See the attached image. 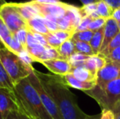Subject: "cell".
<instances>
[{
	"label": "cell",
	"instance_id": "28",
	"mask_svg": "<svg viewBox=\"0 0 120 119\" xmlns=\"http://www.w3.org/2000/svg\"><path fill=\"white\" fill-rule=\"evenodd\" d=\"M106 21L107 19L105 18H103V17H98L96 18V19L92 20L91 21L90 25L88 26V29L92 30L93 32H96L97 30H99L101 28H104L105 25L106 23Z\"/></svg>",
	"mask_w": 120,
	"mask_h": 119
},
{
	"label": "cell",
	"instance_id": "38",
	"mask_svg": "<svg viewBox=\"0 0 120 119\" xmlns=\"http://www.w3.org/2000/svg\"><path fill=\"white\" fill-rule=\"evenodd\" d=\"M114 10L120 7V0H103Z\"/></svg>",
	"mask_w": 120,
	"mask_h": 119
},
{
	"label": "cell",
	"instance_id": "16",
	"mask_svg": "<svg viewBox=\"0 0 120 119\" xmlns=\"http://www.w3.org/2000/svg\"><path fill=\"white\" fill-rule=\"evenodd\" d=\"M70 73L82 82H96L97 80V77L91 73L85 66L73 68Z\"/></svg>",
	"mask_w": 120,
	"mask_h": 119
},
{
	"label": "cell",
	"instance_id": "27",
	"mask_svg": "<svg viewBox=\"0 0 120 119\" xmlns=\"http://www.w3.org/2000/svg\"><path fill=\"white\" fill-rule=\"evenodd\" d=\"M79 11L82 17L90 16L92 13L96 11V3H89L87 5H82V7H79Z\"/></svg>",
	"mask_w": 120,
	"mask_h": 119
},
{
	"label": "cell",
	"instance_id": "5",
	"mask_svg": "<svg viewBox=\"0 0 120 119\" xmlns=\"http://www.w3.org/2000/svg\"><path fill=\"white\" fill-rule=\"evenodd\" d=\"M28 78L30 80V83H31V85L34 87L36 91L38 92V95H39L40 99L42 100V103L44 105L45 108L48 112L49 114L51 115L52 119H63L56 105L55 101L52 98L50 94L44 88V87L42 84L41 81L38 78V76L35 74V73L34 72V69L32 73L28 77Z\"/></svg>",
	"mask_w": 120,
	"mask_h": 119
},
{
	"label": "cell",
	"instance_id": "33",
	"mask_svg": "<svg viewBox=\"0 0 120 119\" xmlns=\"http://www.w3.org/2000/svg\"><path fill=\"white\" fill-rule=\"evenodd\" d=\"M105 58L108 60H110V61L120 63V47L111 51L108 56H105Z\"/></svg>",
	"mask_w": 120,
	"mask_h": 119
},
{
	"label": "cell",
	"instance_id": "10",
	"mask_svg": "<svg viewBox=\"0 0 120 119\" xmlns=\"http://www.w3.org/2000/svg\"><path fill=\"white\" fill-rule=\"evenodd\" d=\"M42 65H44L50 72L53 74L64 76V75L70 73L72 70V66L68 60L63 58H56L46 60L42 62Z\"/></svg>",
	"mask_w": 120,
	"mask_h": 119
},
{
	"label": "cell",
	"instance_id": "39",
	"mask_svg": "<svg viewBox=\"0 0 120 119\" xmlns=\"http://www.w3.org/2000/svg\"><path fill=\"white\" fill-rule=\"evenodd\" d=\"M18 113H19L20 119H34L30 115H29L26 112H25L21 107H20V109H19V111H18Z\"/></svg>",
	"mask_w": 120,
	"mask_h": 119
},
{
	"label": "cell",
	"instance_id": "21",
	"mask_svg": "<svg viewBox=\"0 0 120 119\" xmlns=\"http://www.w3.org/2000/svg\"><path fill=\"white\" fill-rule=\"evenodd\" d=\"M114 11V10L103 0H100L96 3V13L99 15L100 17L105 18V19L111 18Z\"/></svg>",
	"mask_w": 120,
	"mask_h": 119
},
{
	"label": "cell",
	"instance_id": "23",
	"mask_svg": "<svg viewBox=\"0 0 120 119\" xmlns=\"http://www.w3.org/2000/svg\"><path fill=\"white\" fill-rule=\"evenodd\" d=\"M93 34H94V32L90 29L74 32L71 39L75 40V41H82V42L90 43L91 39H92V37H93Z\"/></svg>",
	"mask_w": 120,
	"mask_h": 119
},
{
	"label": "cell",
	"instance_id": "6",
	"mask_svg": "<svg viewBox=\"0 0 120 119\" xmlns=\"http://www.w3.org/2000/svg\"><path fill=\"white\" fill-rule=\"evenodd\" d=\"M0 18L13 33L19 29H27V21L18 12L13 3H6L0 7Z\"/></svg>",
	"mask_w": 120,
	"mask_h": 119
},
{
	"label": "cell",
	"instance_id": "1",
	"mask_svg": "<svg viewBox=\"0 0 120 119\" xmlns=\"http://www.w3.org/2000/svg\"><path fill=\"white\" fill-rule=\"evenodd\" d=\"M47 91L55 101L63 119H85L86 114L77 102V98L64 82L62 76L43 73L34 69Z\"/></svg>",
	"mask_w": 120,
	"mask_h": 119
},
{
	"label": "cell",
	"instance_id": "40",
	"mask_svg": "<svg viewBox=\"0 0 120 119\" xmlns=\"http://www.w3.org/2000/svg\"><path fill=\"white\" fill-rule=\"evenodd\" d=\"M112 112L114 113V119H120V103L113 108Z\"/></svg>",
	"mask_w": 120,
	"mask_h": 119
},
{
	"label": "cell",
	"instance_id": "46",
	"mask_svg": "<svg viewBox=\"0 0 120 119\" xmlns=\"http://www.w3.org/2000/svg\"><path fill=\"white\" fill-rule=\"evenodd\" d=\"M5 3H6V2H5V0H0V7H1L3 5H4Z\"/></svg>",
	"mask_w": 120,
	"mask_h": 119
},
{
	"label": "cell",
	"instance_id": "32",
	"mask_svg": "<svg viewBox=\"0 0 120 119\" xmlns=\"http://www.w3.org/2000/svg\"><path fill=\"white\" fill-rule=\"evenodd\" d=\"M19 56L25 64H26V65H29L30 67H33L32 65H33V63L35 61H34V58L32 57L31 55L27 51V50H25L24 51H22V52L19 55Z\"/></svg>",
	"mask_w": 120,
	"mask_h": 119
},
{
	"label": "cell",
	"instance_id": "45",
	"mask_svg": "<svg viewBox=\"0 0 120 119\" xmlns=\"http://www.w3.org/2000/svg\"><path fill=\"white\" fill-rule=\"evenodd\" d=\"M98 1H100V0H80V2L82 3V5H87L92 3H97Z\"/></svg>",
	"mask_w": 120,
	"mask_h": 119
},
{
	"label": "cell",
	"instance_id": "2",
	"mask_svg": "<svg viewBox=\"0 0 120 119\" xmlns=\"http://www.w3.org/2000/svg\"><path fill=\"white\" fill-rule=\"evenodd\" d=\"M14 91L18 99L20 107L29 115L38 119H52L28 78L16 84Z\"/></svg>",
	"mask_w": 120,
	"mask_h": 119
},
{
	"label": "cell",
	"instance_id": "17",
	"mask_svg": "<svg viewBox=\"0 0 120 119\" xmlns=\"http://www.w3.org/2000/svg\"><path fill=\"white\" fill-rule=\"evenodd\" d=\"M103 39H104V28H101L97 31L94 32L93 37L89 43L94 55H99L101 53L103 45Z\"/></svg>",
	"mask_w": 120,
	"mask_h": 119
},
{
	"label": "cell",
	"instance_id": "35",
	"mask_svg": "<svg viewBox=\"0 0 120 119\" xmlns=\"http://www.w3.org/2000/svg\"><path fill=\"white\" fill-rule=\"evenodd\" d=\"M44 21H45V24H46L47 27H48V29L50 33L55 32L59 29L58 25H57V23L56 22V21H52V20H49V19H46V18H44Z\"/></svg>",
	"mask_w": 120,
	"mask_h": 119
},
{
	"label": "cell",
	"instance_id": "14",
	"mask_svg": "<svg viewBox=\"0 0 120 119\" xmlns=\"http://www.w3.org/2000/svg\"><path fill=\"white\" fill-rule=\"evenodd\" d=\"M106 63H107V59L104 56L101 54L92 55V56H88L84 66L91 73L97 77V73L106 65Z\"/></svg>",
	"mask_w": 120,
	"mask_h": 119
},
{
	"label": "cell",
	"instance_id": "11",
	"mask_svg": "<svg viewBox=\"0 0 120 119\" xmlns=\"http://www.w3.org/2000/svg\"><path fill=\"white\" fill-rule=\"evenodd\" d=\"M64 82L69 87H72L74 89L80 90L82 91L92 90L96 85V82H82L80 80L77 79L71 73L62 76Z\"/></svg>",
	"mask_w": 120,
	"mask_h": 119
},
{
	"label": "cell",
	"instance_id": "48",
	"mask_svg": "<svg viewBox=\"0 0 120 119\" xmlns=\"http://www.w3.org/2000/svg\"><path fill=\"white\" fill-rule=\"evenodd\" d=\"M118 24H119V30H120V22H119Z\"/></svg>",
	"mask_w": 120,
	"mask_h": 119
},
{
	"label": "cell",
	"instance_id": "13",
	"mask_svg": "<svg viewBox=\"0 0 120 119\" xmlns=\"http://www.w3.org/2000/svg\"><path fill=\"white\" fill-rule=\"evenodd\" d=\"M13 5L16 8L18 12L21 15V16L26 21L31 20L34 16H40L38 9L34 6V4L31 1L27 2V3H13Z\"/></svg>",
	"mask_w": 120,
	"mask_h": 119
},
{
	"label": "cell",
	"instance_id": "7",
	"mask_svg": "<svg viewBox=\"0 0 120 119\" xmlns=\"http://www.w3.org/2000/svg\"><path fill=\"white\" fill-rule=\"evenodd\" d=\"M31 2L38 9L40 16L56 22H57L59 19L63 17L67 12L68 3H63L61 1L57 3H48V4L37 3L34 0H32Z\"/></svg>",
	"mask_w": 120,
	"mask_h": 119
},
{
	"label": "cell",
	"instance_id": "9",
	"mask_svg": "<svg viewBox=\"0 0 120 119\" xmlns=\"http://www.w3.org/2000/svg\"><path fill=\"white\" fill-rule=\"evenodd\" d=\"M120 78V63L107 60L106 65L97 73L96 85L102 86Z\"/></svg>",
	"mask_w": 120,
	"mask_h": 119
},
{
	"label": "cell",
	"instance_id": "15",
	"mask_svg": "<svg viewBox=\"0 0 120 119\" xmlns=\"http://www.w3.org/2000/svg\"><path fill=\"white\" fill-rule=\"evenodd\" d=\"M27 29L30 33H41L46 35L49 33V30L45 24L44 18L41 16H37L27 21Z\"/></svg>",
	"mask_w": 120,
	"mask_h": 119
},
{
	"label": "cell",
	"instance_id": "29",
	"mask_svg": "<svg viewBox=\"0 0 120 119\" xmlns=\"http://www.w3.org/2000/svg\"><path fill=\"white\" fill-rule=\"evenodd\" d=\"M12 34V32L6 25L4 21L0 18V40L2 41V43H3L7 38H9Z\"/></svg>",
	"mask_w": 120,
	"mask_h": 119
},
{
	"label": "cell",
	"instance_id": "41",
	"mask_svg": "<svg viewBox=\"0 0 120 119\" xmlns=\"http://www.w3.org/2000/svg\"><path fill=\"white\" fill-rule=\"evenodd\" d=\"M112 18L114 19L118 23L120 22V7L117 8L114 11V13H113Z\"/></svg>",
	"mask_w": 120,
	"mask_h": 119
},
{
	"label": "cell",
	"instance_id": "31",
	"mask_svg": "<svg viewBox=\"0 0 120 119\" xmlns=\"http://www.w3.org/2000/svg\"><path fill=\"white\" fill-rule=\"evenodd\" d=\"M45 38H46L47 42H48V46L52 47L54 48H58L60 45L62 44V43L54 35L53 33H49L48 34L45 35Z\"/></svg>",
	"mask_w": 120,
	"mask_h": 119
},
{
	"label": "cell",
	"instance_id": "24",
	"mask_svg": "<svg viewBox=\"0 0 120 119\" xmlns=\"http://www.w3.org/2000/svg\"><path fill=\"white\" fill-rule=\"evenodd\" d=\"M73 41L74 43L75 50L77 52H80L82 54L87 55V56H92V55H94L89 43L82 41H75V40H73Z\"/></svg>",
	"mask_w": 120,
	"mask_h": 119
},
{
	"label": "cell",
	"instance_id": "42",
	"mask_svg": "<svg viewBox=\"0 0 120 119\" xmlns=\"http://www.w3.org/2000/svg\"><path fill=\"white\" fill-rule=\"evenodd\" d=\"M6 119H20L19 113H18V111L11 112Z\"/></svg>",
	"mask_w": 120,
	"mask_h": 119
},
{
	"label": "cell",
	"instance_id": "19",
	"mask_svg": "<svg viewBox=\"0 0 120 119\" xmlns=\"http://www.w3.org/2000/svg\"><path fill=\"white\" fill-rule=\"evenodd\" d=\"M57 51H58L59 56H60V58L68 60L74 52H76L74 41L72 39H69L67 41L64 42L57 48Z\"/></svg>",
	"mask_w": 120,
	"mask_h": 119
},
{
	"label": "cell",
	"instance_id": "30",
	"mask_svg": "<svg viewBox=\"0 0 120 119\" xmlns=\"http://www.w3.org/2000/svg\"><path fill=\"white\" fill-rule=\"evenodd\" d=\"M28 29H21L16 31L14 33L16 39L22 44V46L26 49V43H27V36H28Z\"/></svg>",
	"mask_w": 120,
	"mask_h": 119
},
{
	"label": "cell",
	"instance_id": "12",
	"mask_svg": "<svg viewBox=\"0 0 120 119\" xmlns=\"http://www.w3.org/2000/svg\"><path fill=\"white\" fill-rule=\"evenodd\" d=\"M120 32L119 28V24L112 17L109 18L106 21V23L104 26V39H103V45L101 47V51L106 47L109 42L116 36Z\"/></svg>",
	"mask_w": 120,
	"mask_h": 119
},
{
	"label": "cell",
	"instance_id": "49",
	"mask_svg": "<svg viewBox=\"0 0 120 119\" xmlns=\"http://www.w3.org/2000/svg\"><path fill=\"white\" fill-rule=\"evenodd\" d=\"M32 118H33V117H32ZM34 119H38V118H33Z\"/></svg>",
	"mask_w": 120,
	"mask_h": 119
},
{
	"label": "cell",
	"instance_id": "36",
	"mask_svg": "<svg viewBox=\"0 0 120 119\" xmlns=\"http://www.w3.org/2000/svg\"><path fill=\"white\" fill-rule=\"evenodd\" d=\"M33 33V35L34 36L35 39H36L40 44H42L43 46H45V47L48 46V42H47L46 38H45V35L41 34V33Z\"/></svg>",
	"mask_w": 120,
	"mask_h": 119
},
{
	"label": "cell",
	"instance_id": "26",
	"mask_svg": "<svg viewBox=\"0 0 120 119\" xmlns=\"http://www.w3.org/2000/svg\"><path fill=\"white\" fill-rule=\"evenodd\" d=\"M56 58H60V56H59L58 51H57V49L56 48L52 47L50 46H48L46 47V49H45L44 52H43V56H42L39 63L46 61V60L56 59Z\"/></svg>",
	"mask_w": 120,
	"mask_h": 119
},
{
	"label": "cell",
	"instance_id": "20",
	"mask_svg": "<svg viewBox=\"0 0 120 119\" xmlns=\"http://www.w3.org/2000/svg\"><path fill=\"white\" fill-rule=\"evenodd\" d=\"M0 88H7L11 90H14L15 88L14 84L2 64L1 60H0Z\"/></svg>",
	"mask_w": 120,
	"mask_h": 119
},
{
	"label": "cell",
	"instance_id": "4",
	"mask_svg": "<svg viewBox=\"0 0 120 119\" xmlns=\"http://www.w3.org/2000/svg\"><path fill=\"white\" fill-rule=\"evenodd\" d=\"M0 60L14 86L18 84L21 80L28 78L33 71V67H30L25 64L18 55L6 47L0 49Z\"/></svg>",
	"mask_w": 120,
	"mask_h": 119
},
{
	"label": "cell",
	"instance_id": "47",
	"mask_svg": "<svg viewBox=\"0 0 120 119\" xmlns=\"http://www.w3.org/2000/svg\"><path fill=\"white\" fill-rule=\"evenodd\" d=\"M4 45H3V43H2V41L0 40V49H2V48H4Z\"/></svg>",
	"mask_w": 120,
	"mask_h": 119
},
{
	"label": "cell",
	"instance_id": "18",
	"mask_svg": "<svg viewBox=\"0 0 120 119\" xmlns=\"http://www.w3.org/2000/svg\"><path fill=\"white\" fill-rule=\"evenodd\" d=\"M3 43L7 49L12 51L13 53L18 55V56H19L22 51H24L25 50H26L24 47L22 46V44L16 39L14 33H13L11 36H10L9 38H7Z\"/></svg>",
	"mask_w": 120,
	"mask_h": 119
},
{
	"label": "cell",
	"instance_id": "34",
	"mask_svg": "<svg viewBox=\"0 0 120 119\" xmlns=\"http://www.w3.org/2000/svg\"><path fill=\"white\" fill-rule=\"evenodd\" d=\"M92 21V19L90 16H86V17H82L81 20V22L79 24V25L78 26V28L76 29L75 32L78 31H82V30L88 29V26L90 25L91 21Z\"/></svg>",
	"mask_w": 120,
	"mask_h": 119
},
{
	"label": "cell",
	"instance_id": "3",
	"mask_svg": "<svg viewBox=\"0 0 120 119\" xmlns=\"http://www.w3.org/2000/svg\"><path fill=\"white\" fill-rule=\"evenodd\" d=\"M97 102L101 110H111L120 103V78L102 86L96 85L92 90L84 91Z\"/></svg>",
	"mask_w": 120,
	"mask_h": 119
},
{
	"label": "cell",
	"instance_id": "44",
	"mask_svg": "<svg viewBox=\"0 0 120 119\" xmlns=\"http://www.w3.org/2000/svg\"><path fill=\"white\" fill-rule=\"evenodd\" d=\"M101 113H98L96 115H87L85 119H101Z\"/></svg>",
	"mask_w": 120,
	"mask_h": 119
},
{
	"label": "cell",
	"instance_id": "37",
	"mask_svg": "<svg viewBox=\"0 0 120 119\" xmlns=\"http://www.w3.org/2000/svg\"><path fill=\"white\" fill-rule=\"evenodd\" d=\"M101 119H114V113L111 110H101Z\"/></svg>",
	"mask_w": 120,
	"mask_h": 119
},
{
	"label": "cell",
	"instance_id": "43",
	"mask_svg": "<svg viewBox=\"0 0 120 119\" xmlns=\"http://www.w3.org/2000/svg\"><path fill=\"white\" fill-rule=\"evenodd\" d=\"M35 2L39 3H45V4H48V3H60V0H34Z\"/></svg>",
	"mask_w": 120,
	"mask_h": 119
},
{
	"label": "cell",
	"instance_id": "22",
	"mask_svg": "<svg viewBox=\"0 0 120 119\" xmlns=\"http://www.w3.org/2000/svg\"><path fill=\"white\" fill-rule=\"evenodd\" d=\"M88 56H87V55L82 54V53L76 51L69 58L68 60L70 63V65H71L72 69L78 68V67L84 66L85 65V62L87 60Z\"/></svg>",
	"mask_w": 120,
	"mask_h": 119
},
{
	"label": "cell",
	"instance_id": "8",
	"mask_svg": "<svg viewBox=\"0 0 120 119\" xmlns=\"http://www.w3.org/2000/svg\"><path fill=\"white\" fill-rule=\"evenodd\" d=\"M20 104L14 90L0 88V119H6L14 111H19Z\"/></svg>",
	"mask_w": 120,
	"mask_h": 119
},
{
	"label": "cell",
	"instance_id": "25",
	"mask_svg": "<svg viewBox=\"0 0 120 119\" xmlns=\"http://www.w3.org/2000/svg\"><path fill=\"white\" fill-rule=\"evenodd\" d=\"M120 47V32L109 42V44L106 46V47L105 49H103L102 51H101L100 54L104 56L105 57L106 56L109 54L112 51H114V49H116L117 47Z\"/></svg>",
	"mask_w": 120,
	"mask_h": 119
}]
</instances>
